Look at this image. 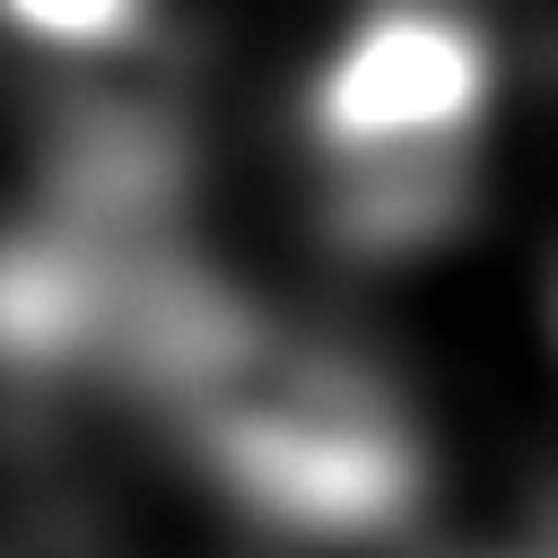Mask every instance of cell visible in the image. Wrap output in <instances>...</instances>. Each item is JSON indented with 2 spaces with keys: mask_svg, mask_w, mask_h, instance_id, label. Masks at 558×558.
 <instances>
[{
  "mask_svg": "<svg viewBox=\"0 0 558 558\" xmlns=\"http://www.w3.org/2000/svg\"><path fill=\"white\" fill-rule=\"evenodd\" d=\"M488 122V35L445 0H384L331 52L314 131L349 227L427 235L462 209Z\"/></svg>",
  "mask_w": 558,
  "mask_h": 558,
  "instance_id": "7a4b0ae2",
  "label": "cell"
},
{
  "mask_svg": "<svg viewBox=\"0 0 558 558\" xmlns=\"http://www.w3.org/2000/svg\"><path fill=\"white\" fill-rule=\"evenodd\" d=\"M157 375L209 462L270 514L357 532L392 523L418 488L401 410L384 384L314 340H288L253 314H192L157 323Z\"/></svg>",
  "mask_w": 558,
  "mask_h": 558,
  "instance_id": "6da1fadb",
  "label": "cell"
}]
</instances>
